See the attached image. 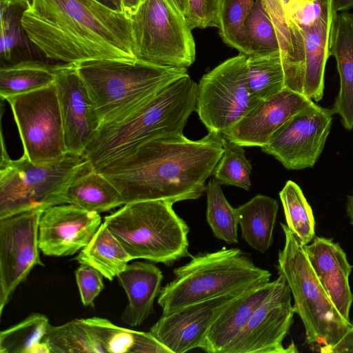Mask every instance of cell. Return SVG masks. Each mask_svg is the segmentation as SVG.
<instances>
[{"instance_id":"cell-1","label":"cell","mask_w":353,"mask_h":353,"mask_svg":"<svg viewBox=\"0 0 353 353\" xmlns=\"http://www.w3.org/2000/svg\"><path fill=\"white\" fill-rule=\"evenodd\" d=\"M222 137L208 132L196 141L185 135L153 139L96 171L115 186L125 204L196 199L222 156Z\"/></svg>"},{"instance_id":"cell-2","label":"cell","mask_w":353,"mask_h":353,"mask_svg":"<svg viewBox=\"0 0 353 353\" xmlns=\"http://www.w3.org/2000/svg\"><path fill=\"white\" fill-rule=\"evenodd\" d=\"M21 24L36 48L62 63L137 59L130 18L97 0H33Z\"/></svg>"},{"instance_id":"cell-3","label":"cell","mask_w":353,"mask_h":353,"mask_svg":"<svg viewBox=\"0 0 353 353\" xmlns=\"http://www.w3.org/2000/svg\"><path fill=\"white\" fill-rule=\"evenodd\" d=\"M198 83L189 74L171 83L123 121L99 129L84 155L99 168L153 139L183 136L196 110Z\"/></svg>"},{"instance_id":"cell-4","label":"cell","mask_w":353,"mask_h":353,"mask_svg":"<svg viewBox=\"0 0 353 353\" xmlns=\"http://www.w3.org/2000/svg\"><path fill=\"white\" fill-rule=\"evenodd\" d=\"M77 68L92 101L99 129L123 121L167 85L188 74L186 68L138 59L86 61Z\"/></svg>"},{"instance_id":"cell-5","label":"cell","mask_w":353,"mask_h":353,"mask_svg":"<svg viewBox=\"0 0 353 353\" xmlns=\"http://www.w3.org/2000/svg\"><path fill=\"white\" fill-rule=\"evenodd\" d=\"M173 273L174 279L162 288L158 296L163 314L269 283L272 275L241 249L225 247L191 256L189 262L174 268Z\"/></svg>"},{"instance_id":"cell-6","label":"cell","mask_w":353,"mask_h":353,"mask_svg":"<svg viewBox=\"0 0 353 353\" xmlns=\"http://www.w3.org/2000/svg\"><path fill=\"white\" fill-rule=\"evenodd\" d=\"M276 269L285 279L294 299V313L305 327V343L312 352L332 353L352 325L338 311L317 277L303 245L288 225Z\"/></svg>"},{"instance_id":"cell-7","label":"cell","mask_w":353,"mask_h":353,"mask_svg":"<svg viewBox=\"0 0 353 353\" xmlns=\"http://www.w3.org/2000/svg\"><path fill=\"white\" fill-rule=\"evenodd\" d=\"M165 200L128 203L104 218L133 259L172 266L189 252L190 228Z\"/></svg>"},{"instance_id":"cell-8","label":"cell","mask_w":353,"mask_h":353,"mask_svg":"<svg viewBox=\"0 0 353 353\" xmlns=\"http://www.w3.org/2000/svg\"><path fill=\"white\" fill-rule=\"evenodd\" d=\"M92 167L85 155L67 153L57 161L34 163L24 154L11 159L1 141L0 219L64 203L72 180Z\"/></svg>"},{"instance_id":"cell-9","label":"cell","mask_w":353,"mask_h":353,"mask_svg":"<svg viewBox=\"0 0 353 353\" xmlns=\"http://www.w3.org/2000/svg\"><path fill=\"white\" fill-rule=\"evenodd\" d=\"M129 17L137 59L186 68L194 62L192 30L185 17L166 0H145Z\"/></svg>"},{"instance_id":"cell-10","label":"cell","mask_w":353,"mask_h":353,"mask_svg":"<svg viewBox=\"0 0 353 353\" xmlns=\"http://www.w3.org/2000/svg\"><path fill=\"white\" fill-rule=\"evenodd\" d=\"M257 105L249 90L244 54L225 60L198 83L195 111L208 132L223 134Z\"/></svg>"},{"instance_id":"cell-11","label":"cell","mask_w":353,"mask_h":353,"mask_svg":"<svg viewBox=\"0 0 353 353\" xmlns=\"http://www.w3.org/2000/svg\"><path fill=\"white\" fill-rule=\"evenodd\" d=\"M6 100L12 111L23 154L30 161L34 163H48L67 154L54 82Z\"/></svg>"},{"instance_id":"cell-12","label":"cell","mask_w":353,"mask_h":353,"mask_svg":"<svg viewBox=\"0 0 353 353\" xmlns=\"http://www.w3.org/2000/svg\"><path fill=\"white\" fill-rule=\"evenodd\" d=\"M333 114L332 109L314 102L281 126L261 150L288 170L312 168L325 147Z\"/></svg>"},{"instance_id":"cell-13","label":"cell","mask_w":353,"mask_h":353,"mask_svg":"<svg viewBox=\"0 0 353 353\" xmlns=\"http://www.w3.org/2000/svg\"><path fill=\"white\" fill-rule=\"evenodd\" d=\"M43 210H32L0 219V315L17 288L40 259L39 223Z\"/></svg>"},{"instance_id":"cell-14","label":"cell","mask_w":353,"mask_h":353,"mask_svg":"<svg viewBox=\"0 0 353 353\" xmlns=\"http://www.w3.org/2000/svg\"><path fill=\"white\" fill-rule=\"evenodd\" d=\"M271 292L254 310L240 334L225 353H293L297 352L292 343L283 345L290 332L295 314L292 293L281 274L274 280Z\"/></svg>"},{"instance_id":"cell-15","label":"cell","mask_w":353,"mask_h":353,"mask_svg":"<svg viewBox=\"0 0 353 353\" xmlns=\"http://www.w3.org/2000/svg\"><path fill=\"white\" fill-rule=\"evenodd\" d=\"M254 288L198 302L168 314H162L149 332L172 353L201 348L211 325L221 312Z\"/></svg>"},{"instance_id":"cell-16","label":"cell","mask_w":353,"mask_h":353,"mask_svg":"<svg viewBox=\"0 0 353 353\" xmlns=\"http://www.w3.org/2000/svg\"><path fill=\"white\" fill-rule=\"evenodd\" d=\"M67 153L84 155L99 128V119L77 64H58L54 79Z\"/></svg>"},{"instance_id":"cell-17","label":"cell","mask_w":353,"mask_h":353,"mask_svg":"<svg viewBox=\"0 0 353 353\" xmlns=\"http://www.w3.org/2000/svg\"><path fill=\"white\" fill-rule=\"evenodd\" d=\"M101 225L99 213L72 204L45 209L39 223V246L46 256H71L85 247Z\"/></svg>"},{"instance_id":"cell-18","label":"cell","mask_w":353,"mask_h":353,"mask_svg":"<svg viewBox=\"0 0 353 353\" xmlns=\"http://www.w3.org/2000/svg\"><path fill=\"white\" fill-rule=\"evenodd\" d=\"M313 103L304 94L285 88L252 108L222 135L243 147L262 148L287 121Z\"/></svg>"},{"instance_id":"cell-19","label":"cell","mask_w":353,"mask_h":353,"mask_svg":"<svg viewBox=\"0 0 353 353\" xmlns=\"http://www.w3.org/2000/svg\"><path fill=\"white\" fill-rule=\"evenodd\" d=\"M308 259L331 301L343 319L351 323L350 310L353 294L349 276L353 266L339 243L332 239L314 236L311 244L304 245Z\"/></svg>"},{"instance_id":"cell-20","label":"cell","mask_w":353,"mask_h":353,"mask_svg":"<svg viewBox=\"0 0 353 353\" xmlns=\"http://www.w3.org/2000/svg\"><path fill=\"white\" fill-rule=\"evenodd\" d=\"M334 0H326L321 18L312 26L301 29L303 37L305 61L303 94L316 102L322 99L324 76L327 59L330 56L335 19Z\"/></svg>"},{"instance_id":"cell-21","label":"cell","mask_w":353,"mask_h":353,"mask_svg":"<svg viewBox=\"0 0 353 353\" xmlns=\"http://www.w3.org/2000/svg\"><path fill=\"white\" fill-rule=\"evenodd\" d=\"M117 277L128 300L121 320L130 327L139 326L154 313V300L162 289L163 273L152 263L135 261Z\"/></svg>"},{"instance_id":"cell-22","label":"cell","mask_w":353,"mask_h":353,"mask_svg":"<svg viewBox=\"0 0 353 353\" xmlns=\"http://www.w3.org/2000/svg\"><path fill=\"white\" fill-rule=\"evenodd\" d=\"M274 283L273 281L255 287L225 308L211 325L200 349L208 353H225Z\"/></svg>"},{"instance_id":"cell-23","label":"cell","mask_w":353,"mask_h":353,"mask_svg":"<svg viewBox=\"0 0 353 353\" xmlns=\"http://www.w3.org/2000/svg\"><path fill=\"white\" fill-rule=\"evenodd\" d=\"M336 61L340 89L332 107L341 117L343 127L353 129V14L347 11L336 14L330 48Z\"/></svg>"},{"instance_id":"cell-24","label":"cell","mask_w":353,"mask_h":353,"mask_svg":"<svg viewBox=\"0 0 353 353\" xmlns=\"http://www.w3.org/2000/svg\"><path fill=\"white\" fill-rule=\"evenodd\" d=\"M263 2L277 36L286 88L303 94L305 51L301 30L287 19L280 0H263Z\"/></svg>"},{"instance_id":"cell-25","label":"cell","mask_w":353,"mask_h":353,"mask_svg":"<svg viewBox=\"0 0 353 353\" xmlns=\"http://www.w3.org/2000/svg\"><path fill=\"white\" fill-rule=\"evenodd\" d=\"M64 203L99 214L125 204L115 186L92 167L69 184L64 194Z\"/></svg>"},{"instance_id":"cell-26","label":"cell","mask_w":353,"mask_h":353,"mask_svg":"<svg viewBox=\"0 0 353 353\" xmlns=\"http://www.w3.org/2000/svg\"><path fill=\"white\" fill-rule=\"evenodd\" d=\"M236 209L242 239L254 250L265 253L273 243L279 210L276 200L257 194Z\"/></svg>"},{"instance_id":"cell-27","label":"cell","mask_w":353,"mask_h":353,"mask_svg":"<svg viewBox=\"0 0 353 353\" xmlns=\"http://www.w3.org/2000/svg\"><path fill=\"white\" fill-rule=\"evenodd\" d=\"M105 353H172L150 332H141L114 325L106 319H83Z\"/></svg>"},{"instance_id":"cell-28","label":"cell","mask_w":353,"mask_h":353,"mask_svg":"<svg viewBox=\"0 0 353 353\" xmlns=\"http://www.w3.org/2000/svg\"><path fill=\"white\" fill-rule=\"evenodd\" d=\"M74 260L94 268L103 277L112 281L132 259L103 223Z\"/></svg>"},{"instance_id":"cell-29","label":"cell","mask_w":353,"mask_h":353,"mask_svg":"<svg viewBox=\"0 0 353 353\" xmlns=\"http://www.w3.org/2000/svg\"><path fill=\"white\" fill-rule=\"evenodd\" d=\"M58 64L26 59L1 65L0 68V95L10 97L32 92L54 82Z\"/></svg>"},{"instance_id":"cell-30","label":"cell","mask_w":353,"mask_h":353,"mask_svg":"<svg viewBox=\"0 0 353 353\" xmlns=\"http://www.w3.org/2000/svg\"><path fill=\"white\" fill-rule=\"evenodd\" d=\"M247 76L251 97L256 104L286 88L280 51L247 57Z\"/></svg>"},{"instance_id":"cell-31","label":"cell","mask_w":353,"mask_h":353,"mask_svg":"<svg viewBox=\"0 0 353 353\" xmlns=\"http://www.w3.org/2000/svg\"><path fill=\"white\" fill-rule=\"evenodd\" d=\"M48 318L33 313L1 332L0 353H48L43 336L50 327Z\"/></svg>"},{"instance_id":"cell-32","label":"cell","mask_w":353,"mask_h":353,"mask_svg":"<svg viewBox=\"0 0 353 353\" xmlns=\"http://www.w3.org/2000/svg\"><path fill=\"white\" fill-rule=\"evenodd\" d=\"M44 342L50 353L103 352L97 337L83 319L61 325H50Z\"/></svg>"},{"instance_id":"cell-33","label":"cell","mask_w":353,"mask_h":353,"mask_svg":"<svg viewBox=\"0 0 353 353\" xmlns=\"http://www.w3.org/2000/svg\"><path fill=\"white\" fill-rule=\"evenodd\" d=\"M207 196L206 221L214 236L228 244H236L238 216L236 209L226 199L220 183L210 179L205 186Z\"/></svg>"},{"instance_id":"cell-34","label":"cell","mask_w":353,"mask_h":353,"mask_svg":"<svg viewBox=\"0 0 353 353\" xmlns=\"http://www.w3.org/2000/svg\"><path fill=\"white\" fill-rule=\"evenodd\" d=\"M287 225L303 245L315 236V220L312 210L301 188L288 181L279 192Z\"/></svg>"},{"instance_id":"cell-35","label":"cell","mask_w":353,"mask_h":353,"mask_svg":"<svg viewBox=\"0 0 353 353\" xmlns=\"http://www.w3.org/2000/svg\"><path fill=\"white\" fill-rule=\"evenodd\" d=\"M255 0H222L219 34L229 46L248 57L251 49L245 33V23Z\"/></svg>"},{"instance_id":"cell-36","label":"cell","mask_w":353,"mask_h":353,"mask_svg":"<svg viewBox=\"0 0 353 353\" xmlns=\"http://www.w3.org/2000/svg\"><path fill=\"white\" fill-rule=\"evenodd\" d=\"M222 144L223 152L213 171L214 178L220 184L249 190L251 186L252 165L245 157L243 147L223 136Z\"/></svg>"},{"instance_id":"cell-37","label":"cell","mask_w":353,"mask_h":353,"mask_svg":"<svg viewBox=\"0 0 353 353\" xmlns=\"http://www.w3.org/2000/svg\"><path fill=\"white\" fill-rule=\"evenodd\" d=\"M245 33L252 54L280 51L277 36L263 0L254 1L245 20Z\"/></svg>"},{"instance_id":"cell-38","label":"cell","mask_w":353,"mask_h":353,"mask_svg":"<svg viewBox=\"0 0 353 353\" xmlns=\"http://www.w3.org/2000/svg\"><path fill=\"white\" fill-rule=\"evenodd\" d=\"M20 5L17 0H0L1 61H10L13 51L22 43L21 17L15 8Z\"/></svg>"},{"instance_id":"cell-39","label":"cell","mask_w":353,"mask_h":353,"mask_svg":"<svg viewBox=\"0 0 353 353\" xmlns=\"http://www.w3.org/2000/svg\"><path fill=\"white\" fill-rule=\"evenodd\" d=\"M222 0H187L185 19L189 28L219 26Z\"/></svg>"},{"instance_id":"cell-40","label":"cell","mask_w":353,"mask_h":353,"mask_svg":"<svg viewBox=\"0 0 353 353\" xmlns=\"http://www.w3.org/2000/svg\"><path fill=\"white\" fill-rule=\"evenodd\" d=\"M326 0H290L284 8L287 19L299 28L313 26L323 13Z\"/></svg>"},{"instance_id":"cell-41","label":"cell","mask_w":353,"mask_h":353,"mask_svg":"<svg viewBox=\"0 0 353 353\" xmlns=\"http://www.w3.org/2000/svg\"><path fill=\"white\" fill-rule=\"evenodd\" d=\"M103 276L94 268L81 264L75 270L76 282L84 306H94L96 297L104 289Z\"/></svg>"},{"instance_id":"cell-42","label":"cell","mask_w":353,"mask_h":353,"mask_svg":"<svg viewBox=\"0 0 353 353\" xmlns=\"http://www.w3.org/2000/svg\"><path fill=\"white\" fill-rule=\"evenodd\" d=\"M332 353H353V328H351L343 340L335 346Z\"/></svg>"},{"instance_id":"cell-43","label":"cell","mask_w":353,"mask_h":353,"mask_svg":"<svg viewBox=\"0 0 353 353\" xmlns=\"http://www.w3.org/2000/svg\"><path fill=\"white\" fill-rule=\"evenodd\" d=\"M145 1V0H120L121 12L130 17L137 10Z\"/></svg>"},{"instance_id":"cell-44","label":"cell","mask_w":353,"mask_h":353,"mask_svg":"<svg viewBox=\"0 0 353 353\" xmlns=\"http://www.w3.org/2000/svg\"><path fill=\"white\" fill-rule=\"evenodd\" d=\"M353 8V0H334V8L337 12H345Z\"/></svg>"},{"instance_id":"cell-45","label":"cell","mask_w":353,"mask_h":353,"mask_svg":"<svg viewBox=\"0 0 353 353\" xmlns=\"http://www.w3.org/2000/svg\"><path fill=\"white\" fill-rule=\"evenodd\" d=\"M178 12L185 17L187 0H166Z\"/></svg>"},{"instance_id":"cell-46","label":"cell","mask_w":353,"mask_h":353,"mask_svg":"<svg viewBox=\"0 0 353 353\" xmlns=\"http://www.w3.org/2000/svg\"><path fill=\"white\" fill-rule=\"evenodd\" d=\"M101 3L115 10L121 11L120 0H97Z\"/></svg>"},{"instance_id":"cell-47","label":"cell","mask_w":353,"mask_h":353,"mask_svg":"<svg viewBox=\"0 0 353 353\" xmlns=\"http://www.w3.org/2000/svg\"><path fill=\"white\" fill-rule=\"evenodd\" d=\"M346 211L347 215L350 219V223L353 227V194L347 196Z\"/></svg>"},{"instance_id":"cell-48","label":"cell","mask_w":353,"mask_h":353,"mask_svg":"<svg viewBox=\"0 0 353 353\" xmlns=\"http://www.w3.org/2000/svg\"><path fill=\"white\" fill-rule=\"evenodd\" d=\"M32 1L33 0H19V3L26 9L32 5Z\"/></svg>"},{"instance_id":"cell-49","label":"cell","mask_w":353,"mask_h":353,"mask_svg":"<svg viewBox=\"0 0 353 353\" xmlns=\"http://www.w3.org/2000/svg\"><path fill=\"white\" fill-rule=\"evenodd\" d=\"M280 1L281 2L282 5L285 8L289 3L290 0H280Z\"/></svg>"},{"instance_id":"cell-50","label":"cell","mask_w":353,"mask_h":353,"mask_svg":"<svg viewBox=\"0 0 353 353\" xmlns=\"http://www.w3.org/2000/svg\"><path fill=\"white\" fill-rule=\"evenodd\" d=\"M351 323H352V328H353V321L351 322Z\"/></svg>"},{"instance_id":"cell-51","label":"cell","mask_w":353,"mask_h":353,"mask_svg":"<svg viewBox=\"0 0 353 353\" xmlns=\"http://www.w3.org/2000/svg\"><path fill=\"white\" fill-rule=\"evenodd\" d=\"M17 1H19V0H17ZM19 4H20V3H19Z\"/></svg>"},{"instance_id":"cell-52","label":"cell","mask_w":353,"mask_h":353,"mask_svg":"<svg viewBox=\"0 0 353 353\" xmlns=\"http://www.w3.org/2000/svg\"><path fill=\"white\" fill-rule=\"evenodd\" d=\"M313 1H315V0H313Z\"/></svg>"}]
</instances>
